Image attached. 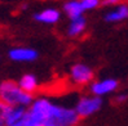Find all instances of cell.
Listing matches in <instances>:
<instances>
[{
	"label": "cell",
	"mask_w": 128,
	"mask_h": 126,
	"mask_svg": "<svg viewBox=\"0 0 128 126\" xmlns=\"http://www.w3.org/2000/svg\"><path fill=\"white\" fill-rule=\"evenodd\" d=\"M0 100L10 107H27L34 102V97L32 94L24 91L13 81H3L0 83Z\"/></svg>",
	"instance_id": "cell-1"
},
{
	"label": "cell",
	"mask_w": 128,
	"mask_h": 126,
	"mask_svg": "<svg viewBox=\"0 0 128 126\" xmlns=\"http://www.w3.org/2000/svg\"><path fill=\"white\" fill-rule=\"evenodd\" d=\"M79 116L74 108L52 104V108L43 126H75L79 122Z\"/></svg>",
	"instance_id": "cell-2"
},
{
	"label": "cell",
	"mask_w": 128,
	"mask_h": 126,
	"mask_svg": "<svg viewBox=\"0 0 128 126\" xmlns=\"http://www.w3.org/2000/svg\"><path fill=\"white\" fill-rule=\"evenodd\" d=\"M52 104L53 103L46 98L34 100L26 112V126H43L52 108Z\"/></svg>",
	"instance_id": "cell-3"
},
{
	"label": "cell",
	"mask_w": 128,
	"mask_h": 126,
	"mask_svg": "<svg viewBox=\"0 0 128 126\" xmlns=\"http://www.w3.org/2000/svg\"><path fill=\"white\" fill-rule=\"evenodd\" d=\"M102 107V99L101 97L96 95H89V97H82L76 104H75V112L78 113L79 117H88L100 111Z\"/></svg>",
	"instance_id": "cell-4"
},
{
	"label": "cell",
	"mask_w": 128,
	"mask_h": 126,
	"mask_svg": "<svg viewBox=\"0 0 128 126\" xmlns=\"http://www.w3.org/2000/svg\"><path fill=\"white\" fill-rule=\"evenodd\" d=\"M70 77L75 84L86 85V84L92 81L93 71L89 66H87L84 63H76V64H74L70 70Z\"/></svg>",
	"instance_id": "cell-5"
},
{
	"label": "cell",
	"mask_w": 128,
	"mask_h": 126,
	"mask_svg": "<svg viewBox=\"0 0 128 126\" xmlns=\"http://www.w3.org/2000/svg\"><path fill=\"white\" fill-rule=\"evenodd\" d=\"M9 58L14 62H34L39 57V53L32 48L17 46L9 50Z\"/></svg>",
	"instance_id": "cell-6"
},
{
	"label": "cell",
	"mask_w": 128,
	"mask_h": 126,
	"mask_svg": "<svg viewBox=\"0 0 128 126\" xmlns=\"http://www.w3.org/2000/svg\"><path fill=\"white\" fill-rule=\"evenodd\" d=\"M118 87V81L115 79H104L100 81H96L91 85V93L96 97H102V95L110 94Z\"/></svg>",
	"instance_id": "cell-7"
},
{
	"label": "cell",
	"mask_w": 128,
	"mask_h": 126,
	"mask_svg": "<svg viewBox=\"0 0 128 126\" xmlns=\"http://www.w3.org/2000/svg\"><path fill=\"white\" fill-rule=\"evenodd\" d=\"M60 17H61V14H60L57 9L48 8L40 13H36L34 16V19L38 22H42V23H46V25H54L60 21Z\"/></svg>",
	"instance_id": "cell-8"
},
{
	"label": "cell",
	"mask_w": 128,
	"mask_h": 126,
	"mask_svg": "<svg viewBox=\"0 0 128 126\" xmlns=\"http://www.w3.org/2000/svg\"><path fill=\"white\" fill-rule=\"evenodd\" d=\"M18 86L22 89L24 91L32 94L38 87H39V83H38L36 76L31 75V73H27V75L22 76L21 80L18 81Z\"/></svg>",
	"instance_id": "cell-9"
},
{
	"label": "cell",
	"mask_w": 128,
	"mask_h": 126,
	"mask_svg": "<svg viewBox=\"0 0 128 126\" xmlns=\"http://www.w3.org/2000/svg\"><path fill=\"white\" fill-rule=\"evenodd\" d=\"M26 112H27V109H26L25 107H21V106L10 107L9 111H8V113H6V116H5L6 126L12 125V124H14V122H18V121L22 120V118H25Z\"/></svg>",
	"instance_id": "cell-10"
},
{
	"label": "cell",
	"mask_w": 128,
	"mask_h": 126,
	"mask_svg": "<svg viewBox=\"0 0 128 126\" xmlns=\"http://www.w3.org/2000/svg\"><path fill=\"white\" fill-rule=\"evenodd\" d=\"M128 18V6L127 5H119L114 10L109 12L105 16L106 22H120Z\"/></svg>",
	"instance_id": "cell-11"
},
{
	"label": "cell",
	"mask_w": 128,
	"mask_h": 126,
	"mask_svg": "<svg viewBox=\"0 0 128 126\" xmlns=\"http://www.w3.org/2000/svg\"><path fill=\"white\" fill-rule=\"evenodd\" d=\"M86 25H87V22H86V18L83 16L71 19L70 25H69V28H67V35L71 36V38L79 36L86 30Z\"/></svg>",
	"instance_id": "cell-12"
},
{
	"label": "cell",
	"mask_w": 128,
	"mask_h": 126,
	"mask_svg": "<svg viewBox=\"0 0 128 126\" xmlns=\"http://www.w3.org/2000/svg\"><path fill=\"white\" fill-rule=\"evenodd\" d=\"M64 10L67 16H69L70 19L82 17L83 12H84L82 8V5H80V1H78V0H70V1H67L64 5Z\"/></svg>",
	"instance_id": "cell-13"
},
{
	"label": "cell",
	"mask_w": 128,
	"mask_h": 126,
	"mask_svg": "<svg viewBox=\"0 0 128 126\" xmlns=\"http://www.w3.org/2000/svg\"><path fill=\"white\" fill-rule=\"evenodd\" d=\"M80 5L83 10H91L100 5V0H80Z\"/></svg>",
	"instance_id": "cell-14"
},
{
	"label": "cell",
	"mask_w": 128,
	"mask_h": 126,
	"mask_svg": "<svg viewBox=\"0 0 128 126\" xmlns=\"http://www.w3.org/2000/svg\"><path fill=\"white\" fill-rule=\"evenodd\" d=\"M10 106L5 104L0 100V126H6V122H5V116L8 113Z\"/></svg>",
	"instance_id": "cell-15"
},
{
	"label": "cell",
	"mask_w": 128,
	"mask_h": 126,
	"mask_svg": "<svg viewBox=\"0 0 128 126\" xmlns=\"http://www.w3.org/2000/svg\"><path fill=\"white\" fill-rule=\"evenodd\" d=\"M127 98H128L127 94H119L118 97L115 98V102H116V103H123L124 100H127Z\"/></svg>",
	"instance_id": "cell-16"
},
{
	"label": "cell",
	"mask_w": 128,
	"mask_h": 126,
	"mask_svg": "<svg viewBox=\"0 0 128 126\" xmlns=\"http://www.w3.org/2000/svg\"><path fill=\"white\" fill-rule=\"evenodd\" d=\"M8 126H26V116H25V118H22L21 121H18V122H14V124L8 125Z\"/></svg>",
	"instance_id": "cell-17"
},
{
	"label": "cell",
	"mask_w": 128,
	"mask_h": 126,
	"mask_svg": "<svg viewBox=\"0 0 128 126\" xmlns=\"http://www.w3.org/2000/svg\"><path fill=\"white\" fill-rule=\"evenodd\" d=\"M119 3V0H104V5H115Z\"/></svg>",
	"instance_id": "cell-18"
}]
</instances>
